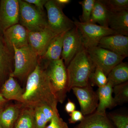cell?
Returning <instances> with one entry per match:
<instances>
[{"label": "cell", "instance_id": "cell-24", "mask_svg": "<svg viewBox=\"0 0 128 128\" xmlns=\"http://www.w3.org/2000/svg\"><path fill=\"white\" fill-rule=\"evenodd\" d=\"M109 13V12L100 0H96L89 22L98 23L100 26L108 28V22Z\"/></svg>", "mask_w": 128, "mask_h": 128}, {"label": "cell", "instance_id": "cell-2", "mask_svg": "<svg viewBox=\"0 0 128 128\" xmlns=\"http://www.w3.org/2000/svg\"><path fill=\"white\" fill-rule=\"evenodd\" d=\"M95 67L86 49L83 47L66 67L68 92L73 88L83 87L88 85L90 76Z\"/></svg>", "mask_w": 128, "mask_h": 128}, {"label": "cell", "instance_id": "cell-29", "mask_svg": "<svg viewBox=\"0 0 128 128\" xmlns=\"http://www.w3.org/2000/svg\"><path fill=\"white\" fill-rule=\"evenodd\" d=\"M96 0H84L79 2L82 8V14L80 16V22H88L90 18Z\"/></svg>", "mask_w": 128, "mask_h": 128}, {"label": "cell", "instance_id": "cell-3", "mask_svg": "<svg viewBox=\"0 0 128 128\" xmlns=\"http://www.w3.org/2000/svg\"><path fill=\"white\" fill-rule=\"evenodd\" d=\"M13 50L14 68L10 76L20 80L27 79L39 64L40 57L28 45L21 48L13 47Z\"/></svg>", "mask_w": 128, "mask_h": 128}, {"label": "cell", "instance_id": "cell-1", "mask_svg": "<svg viewBox=\"0 0 128 128\" xmlns=\"http://www.w3.org/2000/svg\"><path fill=\"white\" fill-rule=\"evenodd\" d=\"M23 99L22 104L24 106L34 108L47 105L58 111L55 92L45 70L40 64L27 78Z\"/></svg>", "mask_w": 128, "mask_h": 128}, {"label": "cell", "instance_id": "cell-19", "mask_svg": "<svg viewBox=\"0 0 128 128\" xmlns=\"http://www.w3.org/2000/svg\"><path fill=\"white\" fill-rule=\"evenodd\" d=\"M75 128H115L106 114L95 112L85 116L82 121Z\"/></svg>", "mask_w": 128, "mask_h": 128}, {"label": "cell", "instance_id": "cell-11", "mask_svg": "<svg viewBox=\"0 0 128 128\" xmlns=\"http://www.w3.org/2000/svg\"><path fill=\"white\" fill-rule=\"evenodd\" d=\"M18 0L0 1V34L12 26L19 23Z\"/></svg>", "mask_w": 128, "mask_h": 128}, {"label": "cell", "instance_id": "cell-13", "mask_svg": "<svg viewBox=\"0 0 128 128\" xmlns=\"http://www.w3.org/2000/svg\"><path fill=\"white\" fill-rule=\"evenodd\" d=\"M28 32L18 23L5 30L2 36L6 46L9 49L14 50L13 47L21 48L28 46Z\"/></svg>", "mask_w": 128, "mask_h": 128}, {"label": "cell", "instance_id": "cell-30", "mask_svg": "<svg viewBox=\"0 0 128 128\" xmlns=\"http://www.w3.org/2000/svg\"><path fill=\"white\" fill-rule=\"evenodd\" d=\"M109 118L116 128H128V115L118 114H110Z\"/></svg>", "mask_w": 128, "mask_h": 128}, {"label": "cell", "instance_id": "cell-25", "mask_svg": "<svg viewBox=\"0 0 128 128\" xmlns=\"http://www.w3.org/2000/svg\"><path fill=\"white\" fill-rule=\"evenodd\" d=\"M34 118L36 128H45L48 122H50L53 116L54 111L50 106L42 105L34 108Z\"/></svg>", "mask_w": 128, "mask_h": 128}, {"label": "cell", "instance_id": "cell-4", "mask_svg": "<svg viewBox=\"0 0 128 128\" xmlns=\"http://www.w3.org/2000/svg\"><path fill=\"white\" fill-rule=\"evenodd\" d=\"M45 71L54 91L58 102H64L68 92L66 66L63 59L46 63Z\"/></svg>", "mask_w": 128, "mask_h": 128}, {"label": "cell", "instance_id": "cell-27", "mask_svg": "<svg viewBox=\"0 0 128 128\" xmlns=\"http://www.w3.org/2000/svg\"><path fill=\"white\" fill-rule=\"evenodd\" d=\"M90 82L92 86L102 87L107 84V76L101 69L96 66L90 76L89 82Z\"/></svg>", "mask_w": 128, "mask_h": 128}, {"label": "cell", "instance_id": "cell-12", "mask_svg": "<svg viewBox=\"0 0 128 128\" xmlns=\"http://www.w3.org/2000/svg\"><path fill=\"white\" fill-rule=\"evenodd\" d=\"M57 35L48 26L38 32H28V46L41 57L45 54L51 41Z\"/></svg>", "mask_w": 128, "mask_h": 128}, {"label": "cell", "instance_id": "cell-7", "mask_svg": "<svg viewBox=\"0 0 128 128\" xmlns=\"http://www.w3.org/2000/svg\"><path fill=\"white\" fill-rule=\"evenodd\" d=\"M44 8L47 11L48 27L56 34L67 32L74 27L73 21L64 14L63 8L55 0H48Z\"/></svg>", "mask_w": 128, "mask_h": 128}, {"label": "cell", "instance_id": "cell-35", "mask_svg": "<svg viewBox=\"0 0 128 128\" xmlns=\"http://www.w3.org/2000/svg\"><path fill=\"white\" fill-rule=\"evenodd\" d=\"M7 102L8 100H6L0 93V112L6 107Z\"/></svg>", "mask_w": 128, "mask_h": 128}, {"label": "cell", "instance_id": "cell-9", "mask_svg": "<svg viewBox=\"0 0 128 128\" xmlns=\"http://www.w3.org/2000/svg\"><path fill=\"white\" fill-rule=\"evenodd\" d=\"M83 47L81 34L75 26L66 32L63 40L61 58L66 67Z\"/></svg>", "mask_w": 128, "mask_h": 128}, {"label": "cell", "instance_id": "cell-28", "mask_svg": "<svg viewBox=\"0 0 128 128\" xmlns=\"http://www.w3.org/2000/svg\"><path fill=\"white\" fill-rule=\"evenodd\" d=\"M109 12H116L128 10V0H100Z\"/></svg>", "mask_w": 128, "mask_h": 128}, {"label": "cell", "instance_id": "cell-15", "mask_svg": "<svg viewBox=\"0 0 128 128\" xmlns=\"http://www.w3.org/2000/svg\"><path fill=\"white\" fill-rule=\"evenodd\" d=\"M14 57V50L9 49L6 46L0 34V83L3 84L12 73Z\"/></svg>", "mask_w": 128, "mask_h": 128}, {"label": "cell", "instance_id": "cell-5", "mask_svg": "<svg viewBox=\"0 0 128 128\" xmlns=\"http://www.w3.org/2000/svg\"><path fill=\"white\" fill-rule=\"evenodd\" d=\"M19 24L28 32H38L48 26L44 11H42L34 5L24 0H18Z\"/></svg>", "mask_w": 128, "mask_h": 128}, {"label": "cell", "instance_id": "cell-36", "mask_svg": "<svg viewBox=\"0 0 128 128\" xmlns=\"http://www.w3.org/2000/svg\"><path fill=\"white\" fill-rule=\"evenodd\" d=\"M56 2L59 6H61L62 8H64L66 5L69 4L70 2V0H55Z\"/></svg>", "mask_w": 128, "mask_h": 128}, {"label": "cell", "instance_id": "cell-20", "mask_svg": "<svg viewBox=\"0 0 128 128\" xmlns=\"http://www.w3.org/2000/svg\"><path fill=\"white\" fill-rule=\"evenodd\" d=\"M22 104H12L0 112V125L2 128H13L22 108Z\"/></svg>", "mask_w": 128, "mask_h": 128}, {"label": "cell", "instance_id": "cell-16", "mask_svg": "<svg viewBox=\"0 0 128 128\" xmlns=\"http://www.w3.org/2000/svg\"><path fill=\"white\" fill-rule=\"evenodd\" d=\"M113 86L109 82L102 87L98 88L97 91L98 104L96 111L101 114H106L107 108H112L117 105L112 96Z\"/></svg>", "mask_w": 128, "mask_h": 128}, {"label": "cell", "instance_id": "cell-33", "mask_svg": "<svg viewBox=\"0 0 128 128\" xmlns=\"http://www.w3.org/2000/svg\"><path fill=\"white\" fill-rule=\"evenodd\" d=\"M25 2L34 5L38 9L44 11V6L48 0H24Z\"/></svg>", "mask_w": 128, "mask_h": 128}, {"label": "cell", "instance_id": "cell-31", "mask_svg": "<svg viewBox=\"0 0 128 128\" xmlns=\"http://www.w3.org/2000/svg\"><path fill=\"white\" fill-rule=\"evenodd\" d=\"M45 128H69L66 123L60 117L58 112H54L50 123Z\"/></svg>", "mask_w": 128, "mask_h": 128}, {"label": "cell", "instance_id": "cell-22", "mask_svg": "<svg viewBox=\"0 0 128 128\" xmlns=\"http://www.w3.org/2000/svg\"><path fill=\"white\" fill-rule=\"evenodd\" d=\"M22 105L13 128H36L34 108Z\"/></svg>", "mask_w": 128, "mask_h": 128}, {"label": "cell", "instance_id": "cell-32", "mask_svg": "<svg viewBox=\"0 0 128 128\" xmlns=\"http://www.w3.org/2000/svg\"><path fill=\"white\" fill-rule=\"evenodd\" d=\"M70 118L69 119V122L70 124H75L79 121H82L84 118L80 111L75 110L70 114Z\"/></svg>", "mask_w": 128, "mask_h": 128}, {"label": "cell", "instance_id": "cell-14", "mask_svg": "<svg viewBox=\"0 0 128 128\" xmlns=\"http://www.w3.org/2000/svg\"><path fill=\"white\" fill-rule=\"evenodd\" d=\"M98 46L126 58L128 56V36L117 34L104 37Z\"/></svg>", "mask_w": 128, "mask_h": 128}, {"label": "cell", "instance_id": "cell-23", "mask_svg": "<svg viewBox=\"0 0 128 128\" xmlns=\"http://www.w3.org/2000/svg\"><path fill=\"white\" fill-rule=\"evenodd\" d=\"M108 82L114 86L128 82V62H122L114 66L107 76Z\"/></svg>", "mask_w": 128, "mask_h": 128}, {"label": "cell", "instance_id": "cell-26", "mask_svg": "<svg viewBox=\"0 0 128 128\" xmlns=\"http://www.w3.org/2000/svg\"><path fill=\"white\" fill-rule=\"evenodd\" d=\"M114 97L117 104H121L128 102V82L114 86L113 88Z\"/></svg>", "mask_w": 128, "mask_h": 128}, {"label": "cell", "instance_id": "cell-6", "mask_svg": "<svg viewBox=\"0 0 128 128\" xmlns=\"http://www.w3.org/2000/svg\"><path fill=\"white\" fill-rule=\"evenodd\" d=\"M73 22L81 34L83 47L86 49L98 46L99 42L104 37L118 34L110 28L96 24L81 22L75 19Z\"/></svg>", "mask_w": 128, "mask_h": 128}, {"label": "cell", "instance_id": "cell-21", "mask_svg": "<svg viewBox=\"0 0 128 128\" xmlns=\"http://www.w3.org/2000/svg\"><path fill=\"white\" fill-rule=\"evenodd\" d=\"M66 32L57 35L51 41L45 54L41 57V59L45 60L46 63L61 58L63 40Z\"/></svg>", "mask_w": 128, "mask_h": 128}, {"label": "cell", "instance_id": "cell-34", "mask_svg": "<svg viewBox=\"0 0 128 128\" xmlns=\"http://www.w3.org/2000/svg\"><path fill=\"white\" fill-rule=\"evenodd\" d=\"M65 110L67 113H71L76 110V106L75 104L70 100H68V102L66 103L65 106Z\"/></svg>", "mask_w": 128, "mask_h": 128}, {"label": "cell", "instance_id": "cell-18", "mask_svg": "<svg viewBox=\"0 0 128 128\" xmlns=\"http://www.w3.org/2000/svg\"><path fill=\"white\" fill-rule=\"evenodd\" d=\"M108 28L118 34L128 36V10L116 12H109Z\"/></svg>", "mask_w": 128, "mask_h": 128}, {"label": "cell", "instance_id": "cell-17", "mask_svg": "<svg viewBox=\"0 0 128 128\" xmlns=\"http://www.w3.org/2000/svg\"><path fill=\"white\" fill-rule=\"evenodd\" d=\"M24 92L14 78L10 76L2 84L0 93L8 101L14 100L22 104Z\"/></svg>", "mask_w": 128, "mask_h": 128}, {"label": "cell", "instance_id": "cell-10", "mask_svg": "<svg viewBox=\"0 0 128 128\" xmlns=\"http://www.w3.org/2000/svg\"><path fill=\"white\" fill-rule=\"evenodd\" d=\"M80 104V112L84 116L95 112L98 104V98L90 83L83 87L72 89Z\"/></svg>", "mask_w": 128, "mask_h": 128}, {"label": "cell", "instance_id": "cell-38", "mask_svg": "<svg viewBox=\"0 0 128 128\" xmlns=\"http://www.w3.org/2000/svg\"></svg>", "mask_w": 128, "mask_h": 128}, {"label": "cell", "instance_id": "cell-37", "mask_svg": "<svg viewBox=\"0 0 128 128\" xmlns=\"http://www.w3.org/2000/svg\"><path fill=\"white\" fill-rule=\"evenodd\" d=\"M0 128H2L0 125Z\"/></svg>", "mask_w": 128, "mask_h": 128}, {"label": "cell", "instance_id": "cell-8", "mask_svg": "<svg viewBox=\"0 0 128 128\" xmlns=\"http://www.w3.org/2000/svg\"><path fill=\"white\" fill-rule=\"evenodd\" d=\"M86 50L95 66L101 69L107 76L114 66L125 58L98 46Z\"/></svg>", "mask_w": 128, "mask_h": 128}]
</instances>
